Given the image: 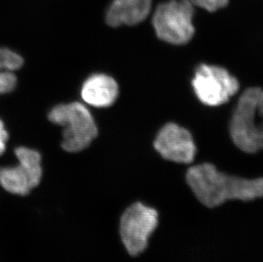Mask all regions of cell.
Segmentation results:
<instances>
[{
    "label": "cell",
    "mask_w": 263,
    "mask_h": 262,
    "mask_svg": "<svg viewBox=\"0 0 263 262\" xmlns=\"http://www.w3.org/2000/svg\"><path fill=\"white\" fill-rule=\"evenodd\" d=\"M186 181L198 200L208 208H216L227 201H251L263 197V178L227 175L211 163L190 167Z\"/></svg>",
    "instance_id": "6da1fadb"
},
{
    "label": "cell",
    "mask_w": 263,
    "mask_h": 262,
    "mask_svg": "<svg viewBox=\"0 0 263 262\" xmlns=\"http://www.w3.org/2000/svg\"><path fill=\"white\" fill-rule=\"evenodd\" d=\"M229 132L241 151L256 154L263 150V89L252 87L241 95L232 114Z\"/></svg>",
    "instance_id": "7a4b0ae2"
},
{
    "label": "cell",
    "mask_w": 263,
    "mask_h": 262,
    "mask_svg": "<svg viewBox=\"0 0 263 262\" xmlns=\"http://www.w3.org/2000/svg\"><path fill=\"white\" fill-rule=\"evenodd\" d=\"M48 119L52 124L63 127L62 147L67 153L82 152L98 135L91 113L80 102L57 105L49 111Z\"/></svg>",
    "instance_id": "3957f363"
},
{
    "label": "cell",
    "mask_w": 263,
    "mask_h": 262,
    "mask_svg": "<svg viewBox=\"0 0 263 262\" xmlns=\"http://www.w3.org/2000/svg\"><path fill=\"white\" fill-rule=\"evenodd\" d=\"M194 6L189 0H169L157 6L152 24L157 37L170 45H186L195 33Z\"/></svg>",
    "instance_id": "277c9868"
},
{
    "label": "cell",
    "mask_w": 263,
    "mask_h": 262,
    "mask_svg": "<svg viewBox=\"0 0 263 262\" xmlns=\"http://www.w3.org/2000/svg\"><path fill=\"white\" fill-rule=\"evenodd\" d=\"M159 224L155 209L137 202L124 210L119 221V234L127 252L137 256L147 248L150 236Z\"/></svg>",
    "instance_id": "5b68a950"
},
{
    "label": "cell",
    "mask_w": 263,
    "mask_h": 262,
    "mask_svg": "<svg viewBox=\"0 0 263 262\" xmlns=\"http://www.w3.org/2000/svg\"><path fill=\"white\" fill-rule=\"evenodd\" d=\"M192 86L203 104L218 106L234 97L239 89V83L224 67L201 64L195 70Z\"/></svg>",
    "instance_id": "8992f818"
},
{
    "label": "cell",
    "mask_w": 263,
    "mask_h": 262,
    "mask_svg": "<svg viewBox=\"0 0 263 262\" xmlns=\"http://www.w3.org/2000/svg\"><path fill=\"white\" fill-rule=\"evenodd\" d=\"M154 148L162 158L177 163H191L196 155V146L191 133L174 123L165 124L157 135Z\"/></svg>",
    "instance_id": "52a82bcc"
},
{
    "label": "cell",
    "mask_w": 263,
    "mask_h": 262,
    "mask_svg": "<svg viewBox=\"0 0 263 262\" xmlns=\"http://www.w3.org/2000/svg\"><path fill=\"white\" fill-rule=\"evenodd\" d=\"M153 0H114L106 13V23L112 27L136 26L151 12Z\"/></svg>",
    "instance_id": "ba28073f"
},
{
    "label": "cell",
    "mask_w": 263,
    "mask_h": 262,
    "mask_svg": "<svg viewBox=\"0 0 263 262\" xmlns=\"http://www.w3.org/2000/svg\"><path fill=\"white\" fill-rule=\"evenodd\" d=\"M119 97V85L114 78L104 73H95L83 84V101L93 107L106 108L112 106Z\"/></svg>",
    "instance_id": "9c48e42d"
},
{
    "label": "cell",
    "mask_w": 263,
    "mask_h": 262,
    "mask_svg": "<svg viewBox=\"0 0 263 262\" xmlns=\"http://www.w3.org/2000/svg\"><path fill=\"white\" fill-rule=\"evenodd\" d=\"M0 185L5 192L21 197L28 196L34 189L29 175L19 163L0 168Z\"/></svg>",
    "instance_id": "30bf717a"
},
{
    "label": "cell",
    "mask_w": 263,
    "mask_h": 262,
    "mask_svg": "<svg viewBox=\"0 0 263 262\" xmlns=\"http://www.w3.org/2000/svg\"><path fill=\"white\" fill-rule=\"evenodd\" d=\"M15 155L18 163L23 166L29 175L33 188L39 186L43 177L42 158L40 153L34 149L19 146L15 149Z\"/></svg>",
    "instance_id": "8fae6325"
},
{
    "label": "cell",
    "mask_w": 263,
    "mask_h": 262,
    "mask_svg": "<svg viewBox=\"0 0 263 262\" xmlns=\"http://www.w3.org/2000/svg\"><path fill=\"white\" fill-rule=\"evenodd\" d=\"M0 60L3 69L15 72L21 69L24 64V60L18 53L8 49L0 48Z\"/></svg>",
    "instance_id": "7c38bea8"
},
{
    "label": "cell",
    "mask_w": 263,
    "mask_h": 262,
    "mask_svg": "<svg viewBox=\"0 0 263 262\" xmlns=\"http://www.w3.org/2000/svg\"><path fill=\"white\" fill-rule=\"evenodd\" d=\"M17 78L15 72L7 70L0 71V95L8 94L15 89Z\"/></svg>",
    "instance_id": "4fadbf2b"
},
{
    "label": "cell",
    "mask_w": 263,
    "mask_h": 262,
    "mask_svg": "<svg viewBox=\"0 0 263 262\" xmlns=\"http://www.w3.org/2000/svg\"><path fill=\"white\" fill-rule=\"evenodd\" d=\"M197 7L204 9L208 12H216L229 5V0H189Z\"/></svg>",
    "instance_id": "5bb4252c"
},
{
    "label": "cell",
    "mask_w": 263,
    "mask_h": 262,
    "mask_svg": "<svg viewBox=\"0 0 263 262\" xmlns=\"http://www.w3.org/2000/svg\"><path fill=\"white\" fill-rule=\"evenodd\" d=\"M8 139H9V133L7 129H5L4 122L0 119V156L5 152Z\"/></svg>",
    "instance_id": "9a60e30c"
},
{
    "label": "cell",
    "mask_w": 263,
    "mask_h": 262,
    "mask_svg": "<svg viewBox=\"0 0 263 262\" xmlns=\"http://www.w3.org/2000/svg\"><path fill=\"white\" fill-rule=\"evenodd\" d=\"M1 70H4V69H3L2 63H1V60H0V71H1Z\"/></svg>",
    "instance_id": "2e32d148"
}]
</instances>
